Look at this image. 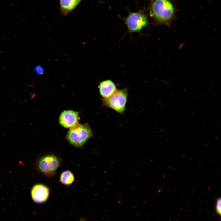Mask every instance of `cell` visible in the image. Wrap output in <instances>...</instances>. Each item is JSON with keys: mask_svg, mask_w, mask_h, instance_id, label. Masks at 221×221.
Returning <instances> with one entry per match:
<instances>
[{"mask_svg": "<svg viewBox=\"0 0 221 221\" xmlns=\"http://www.w3.org/2000/svg\"><path fill=\"white\" fill-rule=\"evenodd\" d=\"M127 91L126 88L117 90L110 97L103 99L104 105L117 112L123 113L125 111L127 98Z\"/></svg>", "mask_w": 221, "mask_h": 221, "instance_id": "obj_5", "label": "cell"}, {"mask_svg": "<svg viewBox=\"0 0 221 221\" xmlns=\"http://www.w3.org/2000/svg\"><path fill=\"white\" fill-rule=\"evenodd\" d=\"M175 14L174 6L170 0H152L149 6V15L155 25L169 26Z\"/></svg>", "mask_w": 221, "mask_h": 221, "instance_id": "obj_1", "label": "cell"}, {"mask_svg": "<svg viewBox=\"0 0 221 221\" xmlns=\"http://www.w3.org/2000/svg\"><path fill=\"white\" fill-rule=\"evenodd\" d=\"M123 20L126 25L128 32L130 33H141L142 29L148 26L149 22L147 15L142 11L136 12L129 11L128 16Z\"/></svg>", "mask_w": 221, "mask_h": 221, "instance_id": "obj_4", "label": "cell"}, {"mask_svg": "<svg viewBox=\"0 0 221 221\" xmlns=\"http://www.w3.org/2000/svg\"><path fill=\"white\" fill-rule=\"evenodd\" d=\"M99 88L100 94L104 99L109 98L117 90L115 83L110 79L101 82Z\"/></svg>", "mask_w": 221, "mask_h": 221, "instance_id": "obj_8", "label": "cell"}, {"mask_svg": "<svg viewBox=\"0 0 221 221\" xmlns=\"http://www.w3.org/2000/svg\"><path fill=\"white\" fill-rule=\"evenodd\" d=\"M92 134V131L88 125L78 124L71 128L66 137L72 145L77 148H81L91 137Z\"/></svg>", "mask_w": 221, "mask_h": 221, "instance_id": "obj_3", "label": "cell"}, {"mask_svg": "<svg viewBox=\"0 0 221 221\" xmlns=\"http://www.w3.org/2000/svg\"><path fill=\"white\" fill-rule=\"evenodd\" d=\"M78 113L72 110H65L60 114V124L63 127L71 128L78 124Z\"/></svg>", "mask_w": 221, "mask_h": 221, "instance_id": "obj_7", "label": "cell"}, {"mask_svg": "<svg viewBox=\"0 0 221 221\" xmlns=\"http://www.w3.org/2000/svg\"><path fill=\"white\" fill-rule=\"evenodd\" d=\"M50 189L46 185L37 184L34 185L31 191V195L33 200L37 204L45 202L49 198Z\"/></svg>", "mask_w": 221, "mask_h": 221, "instance_id": "obj_6", "label": "cell"}, {"mask_svg": "<svg viewBox=\"0 0 221 221\" xmlns=\"http://www.w3.org/2000/svg\"><path fill=\"white\" fill-rule=\"evenodd\" d=\"M221 198L218 199L216 200L215 205V209L216 213L219 215H220L221 213Z\"/></svg>", "mask_w": 221, "mask_h": 221, "instance_id": "obj_11", "label": "cell"}, {"mask_svg": "<svg viewBox=\"0 0 221 221\" xmlns=\"http://www.w3.org/2000/svg\"><path fill=\"white\" fill-rule=\"evenodd\" d=\"M36 71H37V73L39 74H40L42 73L43 72V69H42V68L40 66L37 67V68Z\"/></svg>", "mask_w": 221, "mask_h": 221, "instance_id": "obj_12", "label": "cell"}, {"mask_svg": "<svg viewBox=\"0 0 221 221\" xmlns=\"http://www.w3.org/2000/svg\"><path fill=\"white\" fill-rule=\"evenodd\" d=\"M84 0H60L59 5L61 14L66 16L72 11Z\"/></svg>", "mask_w": 221, "mask_h": 221, "instance_id": "obj_9", "label": "cell"}, {"mask_svg": "<svg viewBox=\"0 0 221 221\" xmlns=\"http://www.w3.org/2000/svg\"><path fill=\"white\" fill-rule=\"evenodd\" d=\"M74 180L73 173L69 170L62 172L60 176V181L62 184L66 185H71L74 181Z\"/></svg>", "mask_w": 221, "mask_h": 221, "instance_id": "obj_10", "label": "cell"}, {"mask_svg": "<svg viewBox=\"0 0 221 221\" xmlns=\"http://www.w3.org/2000/svg\"><path fill=\"white\" fill-rule=\"evenodd\" d=\"M80 221H86V220L84 218H81L80 219Z\"/></svg>", "mask_w": 221, "mask_h": 221, "instance_id": "obj_13", "label": "cell"}, {"mask_svg": "<svg viewBox=\"0 0 221 221\" xmlns=\"http://www.w3.org/2000/svg\"><path fill=\"white\" fill-rule=\"evenodd\" d=\"M62 158L54 152H47L38 157L35 163V167L38 172L49 178L54 177L60 166Z\"/></svg>", "mask_w": 221, "mask_h": 221, "instance_id": "obj_2", "label": "cell"}]
</instances>
